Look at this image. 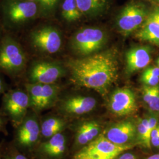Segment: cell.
Returning <instances> with one entry per match:
<instances>
[{
  "label": "cell",
  "mask_w": 159,
  "mask_h": 159,
  "mask_svg": "<svg viewBox=\"0 0 159 159\" xmlns=\"http://www.w3.org/2000/svg\"><path fill=\"white\" fill-rule=\"evenodd\" d=\"M143 73L153 75V76H156V77H159V68L157 66L148 67L144 70Z\"/></svg>",
  "instance_id": "obj_28"
},
{
  "label": "cell",
  "mask_w": 159,
  "mask_h": 159,
  "mask_svg": "<svg viewBox=\"0 0 159 159\" xmlns=\"http://www.w3.org/2000/svg\"><path fill=\"white\" fill-rule=\"evenodd\" d=\"M2 159H33L23 153L16 148L11 142H4L2 151Z\"/></svg>",
  "instance_id": "obj_25"
},
{
  "label": "cell",
  "mask_w": 159,
  "mask_h": 159,
  "mask_svg": "<svg viewBox=\"0 0 159 159\" xmlns=\"http://www.w3.org/2000/svg\"><path fill=\"white\" fill-rule=\"evenodd\" d=\"M14 129L12 144L18 150L33 158L41 142L40 114L30 109L23 121Z\"/></svg>",
  "instance_id": "obj_5"
},
{
  "label": "cell",
  "mask_w": 159,
  "mask_h": 159,
  "mask_svg": "<svg viewBox=\"0 0 159 159\" xmlns=\"http://www.w3.org/2000/svg\"><path fill=\"white\" fill-rule=\"evenodd\" d=\"M136 127L137 136L140 144L143 147L150 149L152 148L150 142L152 130L149 126L148 117L139 119Z\"/></svg>",
  "instance_id": "obj_23"
},
{
  "label": "cell",
  "mask_w": 159,
  "mask_h": 159,
  "mask_svg": "<svg viewBox=\"0 0 159 159\" xmlns=\"http://www.w3.org/2000/svg\"><path fill=\"white\" fill-rule=\"evenodd\" d=\"M102 134L114 144H131L137 136V127L131 121H123L110 126Z\"/></svg>",
  "instance_id": "obj_15"
},
{
  "label": "cell",
  "mask_w": 159,
  "mask_h": 159,
  "mask_svg": "<svg viewBox=\"0 0 159 159\" xmlns=\"http://www.w3.org/2000/svg\"><path fill=\"white\" fill-rule=\"evenodd\" d=\"M101 125L96 121H85L77 127L74 137L75 148L83 147L100 134Z\"/></svg>",
  "instance_id": "obj_17"
},
{
  "label": "cell",
  "mask_w": 159,
  "mask_h": 159,
  "mask_svg": "<svg viewBox=\"0 0 159 159\" xmlns=\"http://www.w3.org/2000/svg\"><path fill=\"white\" fill-rule=\"evenodd\" d=\"M8 90V85L2 77L0 75V94L5 93Z\"/></svg>",
  "instance_id": "obj_30"
},
{
  "label": "cell",
  "mask_w": 159,
  "mask_h": 159,
  "mask_svg": "<svg viewBox=\"0 0 159 159\" xmlns=\"http://www.w3.org/2000/svg\"><path fill=\"white\" fill-rule=\"evenodd\" d=\"M29 94L30 109L40 114L57 104L60 98L61 87L56 84L24 83Z\"/></svg>",
  "instance_id": "obj_10"
},
{
  "label": "cell",
  "mask_w": 159,
  "mask_h": 159,
  "mask_svg": "<svg viewBox=\"0 0 159 159\" xmlns=\"http://www.w3.org/2000/svg\"><path fill=\"white\" fill-rule=\"evenodd\" d=\"M67 139L64 131L58 133L40 143L34 153L33 157L62 159L67 150Z\"/></svg>",
  "instance_id": "obj_14"
},
{
  "label": "cell",
  "mask_w": 159,
  "mask_h": 159,
  "mask_svg": "<svg viewBox=\"0 0 159 159\" xmlns=\"http://www.w3.org/2000/svg\"><path fill=\"white\" fill-rule=\"evenodd\" d=\"M114 159H137L136 156L132 153L126 152L122 153Z\"/></svg>",
  "instance_id": "obj_29"
},
{
  "label": "cell",
  "mask_w": 159,
  "mask_h": 159,
  "mask_svg": "<svg viewBox=\"0 0 159 159\" xmlns=\"http://www.w3.org/2000/svg\"><path fill=\"white\" fill-rule=\"evenodd\" d=\"M59 7L60 16L66 23H75L83 16L76 0H62Z\"/></svg>",
  "instance_id": "obj_21"
},
{
  "label": "cell",
  "mask_w": 159,
  "mask_h": 159,
  "mask_svg": "<svg viewBox=\"0 0 159 159\" xmlns=\"http://www.w3.org/2000/svg\"><path fill=\"white\" fill-rule=\"evenodd\" d=\"M27 1H34V2H37V0H27Z\"/></svg>",
  "instance_id": "obj_38"
},
{
  "label": "cell",
  "mask_w": 159,
  "mask_h": 159,
  "mask_svg": "<svg viewBox=\"0 0 159 159\" xmlns=\"http://www.w3.org/2000/svg\"><path fill=\"white\" fill-rule=\"evenodd\" d=\"M154 1H156V2H159V0H153Z\"/></svg>",
  "instance_id": "obj_39"
},
{
  "label": "cell",
  "mask_w": 159,
  "mask_h": 159,
  "mask_svg": "<svg viewBox=\"0 0 159 159\" xmlns=\"http://www.w3.org/2000/svg\"><path fill=\"white\" fill-rule=\"evenodd\" d=\"M33 159H46L44 158H41V157H33Z\"/></svg>",
  "instance_id": "obj_37"
},
{
  "label": "cell",
  "mask_w": 159,
  "mask_h": 159,
  "mask_svg": "<svg viewBox=\"0 0 159 159\" xmlns=\"http://www.w3.org/2000/svg\"><path fill=\"white\" fill-rule=\"evenodd\" d=\"M107 41L108 36L102 29L85 28L73 34L69 45L70 50L75 55L85 57L100 51Z\"/></svg>",
  "instance_id": "obj_7"
},
{
  "label": "cell",
  "mask_w": 159,
  "mask_h": 159,
  "mask_svg": "<svg viewBox=\"0 0 159 159\" xmlns=\"http://www.w3.org/2000/svg\"><path fill=\"white\" fill-rule=\"evenodd\" d=\"M134 144L118 145L110 142L103 134L81 148L73 159H114L133 148Z\"/></svg>",
  "instance_id": "obj_9"
},
{
  "label": "cell",
  "mask_w": 159,
  "mask_h": 159,
  "mask_svg": "<svg viewBox=\"0 0 159 159\" xmlns=\"http://www.w3.org/2000/svg\"><path fill=\"white\" fill-rule=\"evenodd\" d=\"M143 99L148 105L150 113H159V85H144L143 90Z\"/></svg>",
  "instance_id": "obj_22"
},
{
  "label": "cell",
  "mask_w": 159,
  "mask_h": 159,
  "mask_svg": "<svg viewBox=\"0 0 159 159\" xmlns=\"http://www.w3.org/2000/svg\"><path fill=\"white\" fill-rule=\"evenodd\" d=\"M140 81L144 85L156 86L159 83V77L142 73L140 77Z\"/></svg>",
  "instance_id": "obj_26"
},
{
  "label": "cell",
  "mask_w": 159,
  "mask_h": 159,
  "mask_svg": "<svg viewBox=\"0 0 159 159\" xmlns=\"http://www.w3.org/2000/svg\"><path fill=\"white\" fill-rule=\"evenodd\" d=\"M146 6L142 2L131 1L120 11L116 25L120 33L128 36L139 29L149 14Z\"/></svg>",
  "instance_id": "obj_11"
},
{
  "label": "cell",
  "mask_w": 159,
  "mask_h": 159,
  "mask_svg": "<svg viewBox=\"0 0 159 159\" xmlns=\"http://www.w3.org/2000/svg\"><path fill=\"white\" fill-rule=\"evenodd\" d=\"M40 127L42 142L63 132L67 127V121L63 116L49 115L43 117L40 116Z\"/></svg>",
  "instance_id": "obj_18"
},
{
  "label": "cell",
  "mask_w": 159,
  "mask_h": 159,
  "mask_svg": "<svg viewBox=\"0 0 159 159\" xmlns=\"http://www.w3.org/2000/svg\"><path fill=\"white\" fill-rule=\"evenodd\" d=\"M148 46H137L125 53L126 74H133L146 68L152 61V50Z\"/></svg>",
  "instance_id": "obj_16"
},
{
  "label": "cell",
  "mask_w": 159,
  "mask_h": 159,
  "mask_svg": "<svg viewBox=\"0 0 159 159\" xmlns=\"http://www.w3.org/2000/svg\"><path fill=\"white\" fill-rule=\"evenodd\" d=\"M0 18L5 31L15 34L39 18V6L27 0H0Z\"/></svg>",
  "instance_id": "obj_2"
},
{
  "label": "cell",
  "mask_w": 159,
  "mask_h": 159,
  "mask_svg": "<svg viewBox=\"0 0 159 159\" xmlns=\"http://www.w3.org/2000/svg\"><path fill=\"white\" fill-rule=\"evenodd\" d=\"M156 64H157V67L159 68V57L157 59V60H156Z\"/></svg>",
  "instance_id": "obj_36"
},
{
  "label": "cell",
  "mask_w": 159,
  "mask_h": 159,
  "mask_svg": "<svg viewBox=\"0 0 159 159\" xmlns=\"http://www.w3.org/2000/svg\"><path fill=\"white\" fill-rule=\"evenodd\" d=\"M29 50L36 57L56 54L61 48L63 36L56 27L42 24L30 29L26 35Z\"/></svg>",
  "instance_id": "obj_4"
},
{
  "label": "cell",
  "mask_w": 159,
  "mask_h": 159,
  "mask_svg": "<svg viewBox=\"0 0 159 159\" xmlns=\"http://www.w3.org/2000/svg\"><path fill=\"white\" fill-rule=\"evenodd\" d=\"M76 2L83 16L92 18L107 11L112 0H76Z\"/></svg>",
  "instance_id": "obj_19"
},
{
  "label": "cell",
  "mask_w": 159,
  "mask_h": 159,
  "mask_svg": "<svg viewBox=\"0 0 159 159\" xmlns=\"http://www.w3.org/2000/svg\"><path fill=\"white\" fill-rule=\"evenodd\" d=\"M65 65L71 83L105 96L119 77L117 52L114 49L88 56L70 58Z\"/></svg>",
  "instance_id": "obj_1"
},
{
  "label": "cell",
  "mask_w": 159,
  "mask_h": 159,
  "mask_svg": "<svg viewBox=\"0 0 159 159\" xmlns=\"http://www.w3.org/2000/svg\"><path fill=\"white\" fill-rule=\"evenodd\" d=\"M58 110L64 117H71L88 113L96 107V100L90 96L74 95L59 98Z\"/></svg>",
  "instance_id": "obj_12"
},
{
  "label": "cell",
  "mask_w": 159,
  "mask_h": 159,
  "mask_svg": "<svg viewBox=\"0 0 159 159\" xmlns=\"http://www.w3.org/2000/svg\"><path fill=\"white\" fill-rule=\"evenodd\" d=\"M108 106L111 113L117 116L135 113L137 110L135 94L128 88L118 89L110 96Z\"/></svg>",
  "instance_id": "obj_13"
},
{
  "label": "cell",
  "mask_w": 159,
  "mask_h": 159,
  "mask_svg": "<svg viewBox=\"0 0 159 159\" xmlns=\"http://www.w3.org/2000/svg\"><path fill=\"white\" fill-rule=\"evenodd\" d=\"M150 142L151 145L154 148H159V133L154 138L151 139Z\"/></svg>",
  "instance_id": "obj_32"
},
{
  "label": "cell",
  "mask_w": 159,
  "mask_h": 159,
  "mask_svg": "<svg viewBox=\"0 0 159 159\" xmlns=\"http://www.w3.org/2000/svg\"><path fill=\"white\" fill-rule=\"evenodd\" d=\"M3 144H4V141L1 142L0 143V159H2V151Z\"/></svg>",
  "instance_id": "obj_35"
},
{
  "label": "cell",
  "mask_w": 159,
  "mask_h": 159,
  "mask_svg": "<svg viewBox=\"0 0 159 159\" xmlns=\"http://www.w3.org/2000/svg\"><path fill=\"white\" fill-rule=\"evenodd\" d=\"M30 109L29 94L24 87L8 89L3 94L0 110L14 128L23 121Z\"/></svg>",
  "instance_id": "obj_8"
},
{
  "label": "cell",
  "mask_w": 159,
  "mask_h": 159,
  "mask_svg": "<svg viewBox=\"0 0 159 159\" xmlns=\"http://www.w3.org/2000/svg\"><path fill=\"white\" fill-rule=\"evenodd\" d=\"M25 48L14 34L6 32L0 40V73L11 79L24 77L29 62Z\"/></svg>",
  "instance_id": "obj_3"
},
{
  "label": "cell",
  "mask_w": 159,
  "mask_h": 159,
  "mask_svg": "<svg viewBox=\"0 0 159 159\" xmlns=\"http://www.w3.org/2000/svg\"><path fill=\"white\" fill-rule=\"evenodd\" d=\"M150 14L159 24V7H156L152 12H150Z\"/></svg>",
  "instance_id": "obj_31"
},
{
  "label": "cell",
  "mask_w": 159,
  "mask_h": 159,
  "mask_svg": "<svg viewBox=\"0 0 159 159\" xmlns=\"http://www.w3.org/2000/svg\"><path fill=\"white\" fill-rule=\"evenodd\" d=\"M8 121L9 120L7 117L0 110V133H2L4 134L7 135L8 133L7 130V125Z\"/></svg>",
  "instance_id": "obj_27"
},
{
  "label": "cell",
  "mask_w": 159,
  "mask_h": 159,
  "mask_svg": "<svg viewBox=\"0 0 159 159\" xmlns=\"http://www.w3.org/2000/svg\"><path fill=\"white\" fill-rule=\"evenodd\" d=\"M67 73L65 63L33 57L29 60L23 78L24 83L56 84Z\"/></svg>",
  "instance_id": "obj_6"
},
{
  "label": "cell",
  "mask_w": 159,
  "mask_h": 159,
  "mask_svg": "<svg viewBox=\"0 0 159 159\" xmlns=\"http://www.w3.org/2000/svg\"><path fill=\"white\" fill-rule=\"evenodd\" d=\"M146 159H159V153L155 154Z\"/></svg>",
  "instance_id": "obj_34"
},
{
  "label": "cell",
  "mask_w": 159,
  "mask_h": 159,
  "mask_svg": "<svg viewBox=\"0 0 159 159\" xmlns=\"http://www.w3.org/2000/svg\"><path fill=\"white\" fill-rule=\"evenodd\" d=\"M62 0H37L39 18H48L53 16L59 8Z\"/></svg>",
  "instance_id": "obj_24"
},
{
  "label": "cell",
  "mask_w": 159,
  "mask_h": 159,
  "mask_svg": "<svg viewBox=\"0 0 159 159\" xmlns=\"http://www.w3.org/2000/svg\"><path fill=\"white\" fill-rule=\"evenodd\" d=\"M4 33H5V30H4V27L2 26V24L1 23V18H0V40L2 38V37L3 36Z\"/></svg>",
  "instance_id": "obj_33"
},
{
  "label": "cell",
  "mask_w": 159,
  "mask_h": 159,
  "mask_svg": "<svg viewBox=\"0 0 159 159\" xmlns=\"http://www.w3.org/2000/svg\"><path fill=\"white\" fill-rule=\"evenodd\" d=\"M135 35L140 41L159 46V24L150 12Z\"/></svg>",
  "instance_id": "obj_20"
}]
</instances>
